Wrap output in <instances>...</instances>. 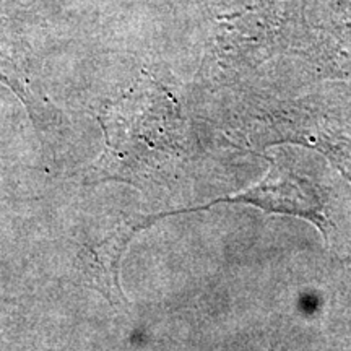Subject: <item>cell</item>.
I'll return each mask as SVG.
<instances>
[{
  "instance_id": "cell-1",
  "label": "cell",
  "mask_w": 351,
  "mask_h": 351,
  "mask_svg": "<svg viewBox=\"0 0 351 351\" xmlns=\"http://www.w3.org/2000/svg\"><path fill=\"white\" fill-rule=\"evenodd\" d=\"M270 169L257 186L232 197L217 199L204 207L207 210L217 204H245L269 213L291 215L313 223L322 234L327 236L328 219L326 217V199L319 182L307 169L288 160H270Z\"/></svg>"
},
{
  "instance_id": "cell-2",
  "label": "cell",
  "mask_w": 351,
  "mask_h": 351,
  "mask_svg": "<svg viewBox=\"0 0 351 351\" xmlns=\"http://www.w3.org/2000/svg\"><path fill=\"white\" fill-rule=\"evenodd\" d=\"M0 82H3L25 101L26 106H33L32 90L28 85V77L15 47L7 41V36L0 32Z\"/></svg>"
}]
</instances>
